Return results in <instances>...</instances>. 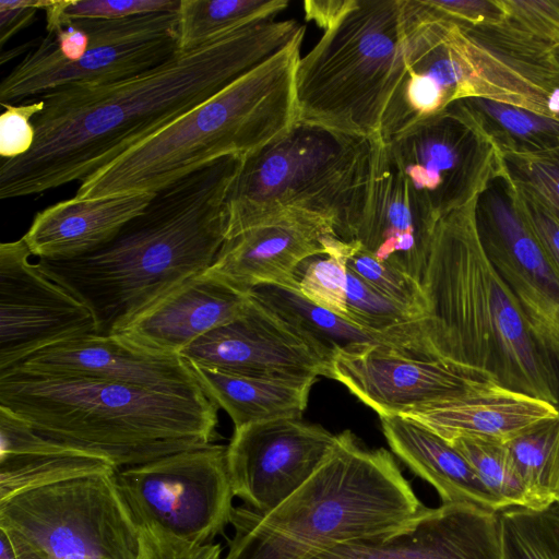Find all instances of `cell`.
I'll use <instances>...</instances> for the list:
<instances>
[{
	"label": "cell",
	"instance_id": "14",
	"mask_svg": "<svg viewBox=\"0 0 559 559\" xmlns=\"http://www.w3.org/2000/svg\"><path fill=\"white\" fill-rule=\"evenodd\" d=\"M476 223L485 252L559 381V273L518 212L503 179L479 195Z\"/></svg>",
	"mask_w": 559,
	"mask_h": 559
},
{
	"label": "cell",
	"instance_id": "3",
	"mask_svg": "<svg viewBox=\"0 0 559 559\" xmlns=\"http://www.w3.org/2000/svg\"><path fill=\"white\" fill-rule=\"evenodd\" d=\"M477 200L436 225L418 322L427 355L559 408V381L480 241Z\"/></svg>",
	"mask_w": 559,
	"mask_h": 559
},
{
	"label": "cell",
	"instance_id": "8",
	"mask_svg": "<svg viewBox=\"0 0 559 559\" xmlns=\"http://www.w3.org/2000/svg\"><path fill=\"white\" fill-rule=\"evenodd\" d=\"M406 26L407 0H356L298 61L296 121L380 139L405 70Z\"/></svg>",
	"mask_w": 559,
	"mask_h": 559
},
{
	"label": "cell",
	"instance_id": "18",
	"mask_svg": "<svg viewBox=\"0 0 559 559\" xmlns=\"http://www.w3.org/2000/svg\"><path fill=\"white\" fill-rule=\"evenodd\" d=\"M379 417L404 415L451 399L480 381L439 360L390 344L340 352L332 376Z\"/></svg>",
	"mask_w": 559,
	"mask_h": 559
},
{
	"label": "cell",
	"instance_id": "49",
	"mask_svg": "<svg viewBox=\"0 0 559 559\" xmlns=\"http://www.w3.org/2000/svg\"><path fill=\"white\" fill-rule=\"evenodd\" d=\"M559 508V503L556 504Z\"/></svg>",
	"mask_w": 559,
	"mask_h": 559
},
{
	"label": "cell",
	"instance_id": "28",
	"mask_svg": "<svg viewBox=\"0 0 559 559\" xmlns=\"http://www.w3.org/2000/svg\"><path fill=\"white\" fill-rule=\"evenodd\" d=\"M250 296L278 318L331 367L340 352L367 344H390L403 349L393 338L369 332L306 299L297 289L263 284Z\"/></svg>",
	"mask_w": 559,
	"mask_h": 559
},
{
	"label": "cell",
	"instance_id": "33",
	"mask_svg": "<svg viewBox=\"0 0 559 559\" xmlns=\"http://www.w3.org/2000/svg\"><path fill=\"white\" fill-rule=\"evenodd\" d=\"M500 559H559V508L499 512Z\"/></svg>",
	"mask_w": 559,
	"mask_h": 559
},
{
	"label": "cell",
	"instance_id": "20",
	"mask_svg": "<svg viewBox=\"0 0 559 559\" xmlns=\"http://www.w3.org/2000/svg\"><path fill=\"white\" fill-rule=\"evenodd\" d=\"M313 559H500L499 512L471 503L424 507L388 536L338 545Z\"/></svg>",
	"mask_w": 559,
	"mask_h": 559
},
{
	"label": "cell",
	"instance_id": "21",
	"mask_svg": "<svg viewBox=\"0 0 559 559\" xmlns=\"http://www.w3.org/2000/svg\"><path fill=\"white\" fill-rule=\"evenodd\" d=\"M436 225L417 203L389 144L374 139L367 202L354 240L421 283Z\"/></svg>",
	"mask_w": 559,
	"mask_h": 559
},
{
	"label": "cell",
	"instance_id": "30",
	"mask_svg": "<svg viewBox=\"0 0 559 559\" xmlns=\"http://www.w3.org/2000/svg\"><path fill=\"white\" fill-rule=\"evenodd\" d=\"M287 0H180L178 48L186 52L248 25L273 20Z\"/></svg>",
	"mask_w": 559,
	"mask_h": 559
},
{
	"label": "cell",
	"instance_id": "38",
	"mask_svg": "<svg viewBox=\"0 0 559 559\" xmlns=\"http://www.w3.org/2000/svg\"><path fill=\"white\" fill-rule=\"evenodd\" d=\"M502 179L507 182L518 212L548 261L559 273V221L526 189L510 180L507 175Z\"/></svg>",
	"mask_w": 559,
	"mask_h": 559
},
{
	"label": "cell",
	"instance_id": "13",
	"mask_svg": "<svg viewBox=\"0 0 559 559\" xmlns=\"http://www.w3.org/2000/svg\"><path fill=\"white\" fill-rule=\"evenodd\" d=\"M115 477L139 523L205 544L230 522L235 496L225 445L173 453L118 469Z\"/></svg>",
	"mask_w": 559,
	"mask_h": 559
},
{
	"label": "cell",
	"instance_id": "17",
	"mask_svg": "<svg viewBox=\"0 0 559 559\" xmlns=\"http://www.w3.org/2000/svg\"><path fill=\"white\" fill-rule=\"evenodd\" d=\"M180 356L247 376L312 382L332 376L331 365L250 294L241 314L200 337Z\"/></svg>",
	"mask_w": 559,
	"mask_h": 559
},
{
	"label": "cell",
	"instance_id": "1",
	"mask_svg": "<svg viewBox=\"0 0 559 559\" xmlns=\"http://www.w3.org/2000/svg\"><path fill=\"white\" fill-rule=\"evenodd\" d=\"M294 20L226 33L129 79L76 84L41 95L29 152L0 163V199L40 194L84 180L151 138L294 40Z\"/></svg>",
	"mask_w": 559,
	"mask_h": 559
},
{
	"label": "cell",
	"instance_id": "19",
	"mask_svg": "<svg viewBox=\"0 0 559 559\" xmlns=\"http://www.w3.org/2000/svg\"><path fill=\"white\" fill-rule=\"evenodd\" d=\"M13 368L99 379L178 395L205 394L180 355L143 347L120 334H91L58 343Z\"/></svg>",
	"mask_w": 559,
	"mask_h": 559
},
{
	"label": "cell",
	"instance_id": "40",
	"mask_svg": "<svg viewBox=\"0 0 559 559\" xmlns=\"http://www.w3.org/2000/svg\"><path fill=\"white\" fill-rule=\"evenodd\" d=\"M136 559H222L221 544H193L153 524L139 523Z\"/></svg>",
	"mask_w": 559,
	"mask_h": 559
},
{
	"label": "cell",
	"instance_id": "43",
	"mask_svg": "<svg viewBox=\"0 0 559 559\" xmlns=\"http://www.w3.org/2000/svg\"><path fill=\"white\" fill-rule=\"evenodd\" d=\"M438 16L460 24L477 25L501 21L506 13L501 0H423Z\"/></svg>",
	"mask_w": 559,
	"mask_h": 559
},
{
	"label": "cell",
	"instance_id": "2",
	"mask_svg": "<svg viewBox=\"0 0 559 559\" xmlns=\"http://www.w3.org/2000/svg\"><path fill=\"white\" fill-rule=\"evenodd\" d=\"M240 164L235 155L216 159L155 192L106 245L36 265L90 309L96 334H116L214 263L227 239L225 200Z\"/></svg>",
	"mask_w": 559,
	"mask_h": 559
},
{
	"label": "cell",
	"instance_id": "11",
	"mask_svg": "<svg viewBox=\"0 0 559 559\" xmlns=\"http://www.w3.org/2000/svg\"><path fill=\"white\" fill-rule=\"evenodd\" d=\"M177 12L74 20L91 38L84 56L76 62L64 60L48 34L1 82V105L69 85L129 79L166 62L179 52Z\"/></svg>",
	"mask_w": 559,
	"mask_h": 559
},
{
	"label": "cell",
	"instance_id": "47",
	"mask_svg": "<svg viewBox=\"0 0 559 559\" xmlns=\"http://www.w3.org/2000/svg\"><path fill=\"white\" fill-rule=\"evenodd\" d=\"M0 559H20L10 536L0 530Z\"/></svg>",
	"mask_w": 559,
	"mask_h": 559
},
{
	"label": "cell",
	"instance_id": "25",
	"mask_svg": "<svg viewBox=\"0 0 559 559\" xmlns=\"http://www.w3.org/2000/svg\"><path fill=\"white\" fill-rule=\"evenodd\" d=\"M154 194L93 200L73 197L38 212L22 238L37 259L80 257L114 239L129 221L144 211Z\"/></svg>",
	"mask_w": 559,
	"mask_h": 559
},
{
	"label": "cell",
	"instance_id": "6",
	"mask_svg": "<svg viewBox=\"0 0 559 559\" xmlns=\"http://www.w3.org/2000/svg\"><path fill=\"white\" fill-rule=\"evenodd\" d=\"M305 32L187 114L81 181L74 198L155 193L225 156L243 157L296 122Z\"/></svg>",
	"mask_w": 559,
	"mask_h": 559
},
{
	"label": "cell",
	"instance_id": "46",
	"mask_svg": "<svg viewBox=\"0 0 559 559\" xmlns=\"http://www.w3.org/2000/svg\"><path fill=\"white\" fill-rule=\"evenodd\" d=\"M61 57L69 62L79 61L88 49L90 35L73 21H66L62 28L53 34Z\"/></svg>",
	"mask_w": 559,
	"mask_h": 559
},
{
	"label": "cell",
	"instance_id": "42",
	"mask_svg": "<svg viewBox=\"0 0 559 559\" xmlns=\"http://www.w3.org/2000/svg\"><path fill=\"white\" fill-rule=\"evenodd\" d=\"M504 13L551 44L559 52V0H501Z\"/></svg>",
	"mask_w": 559,
	"mask_h": 559
},
{
	"label": "cell",
	"instance_id": "27",
	"mask_svg": "<svg viewBox=\"0 0 559 559\" xmlns=\"http://www.w3.org/2000/svg\"><path fill=\"white\" fill-rule=\"evenodd\" d=\"M187 362L203 392L229 415L235 428L270 419L301 418L314 383L247 376Z\"/></svg>",
	"mask_w": 559,
	"mask_h": 559
},
{
	"label": "cell",
	"instance_id": "39",
	"mask_svg": "<svg viewBox=\"0 0 559 559\" xmlns=\"http://www.w3.org/2000/svg\"><path fill=\"white\" fill-rule=\"evenodd\" d=\"M180 0H62L64 20H118L135 15L176 12Z\"/></svg>",
	"mask_w": 559,
	"mask_h": 559
},
{
	"label": "cell",
	"instance_id": "32",
	"mask_svg": "<svg viewBox=\"0 0 559 559\" xmlns=\"http://www.w3.org/2000/svg\"><path fill=\"white\" fill-rule=\"evenodd\" d=\"M536 510L559 503V413L504 442Z\"/></svg>",
	"mask_w": 559,
	"mask_h": 559
},
{
	"label": "cell",
	"instance_id": "10",
	"mask_svg": "<svg viewBox=\"0 0 559 559\" xmlns=\"http://www.w3.org/2000/svg\"><path fill=\"white\" fill-rule=\"evenodd\" d=\"M467 98L497 99L481 36L438 16L423 0H407L405 70L383 114L380 139L389 141Z\"/></svg>",
	"mask_w": 559,
	"mask_h": 559
},
{
	"label": "cell",
	"instance_id": "12",
	"mask_svg": "<svg viewBox=\"0 0 559 559\" xmlns=\"http://www.w3.org/2000/svg\"><path fill=\"white\" fill-rule=\"evenodd\" d=\"M385 142L435 223L506 176L502 153L462 100Z\"/></svg>",
	"mask_w": 559,
	"mask_h": 559
},
{
	"label": "cell",
	"instance_id": "7",
	"mask_svg": "<svg viewBox=\"0 0 559 559\" xmlns=\"http://www.w3.org/2000/svg\"><path fill=\"white\" fill-rule=\"evenodd\" d=\"M373 141L296 121L241 157L225 200L227 239L301 218L323 222L338 239L354 240L368 197Z\"/></svg>",
	"mask_w": 559,
	"mask_h": 559
},
{
	"label": "cell",
	"instance_id": "48",
	"mask_svg": "<svg viewBox=\"0 0 559 559\" xmlns=\"http://www.w3.org/2000/svg\"><path fill=\"white\" fill-rule=\"evenodd\" d=\"M547 108L550 117L559 118V87L550 94Z\"/></svg>",
	"mask_w": 559,
	"mask_h": 559
},
{
	"label": "cell",
	"instance_id": "9",
	"mask_svg": "<svg viewBox=\"0 0 559 559\" xmlns=\"http://www.w3.org/2000/svg\"><path fill=\"white\" fill-rule=\"evenodd\" d=\"M20 559H136L139 522L115 474L60 481L0 501Z\"/></svg>",
	"mask_w": 559,
	"mask_h": 559
},
{
	"label": "cell",
	"instance_id": "29",
	"mask_svg": "<svg viewBox=\"0 0 559 559\" xmlns=\"http://www.w3.org/2000/svg\"><path fill=\"white\" fill-rule=\"evenodd\" d=\"M107 460L61 444L41 452L0 456V501L72 478L115 474Z\"/></svg>",
	"mask_w": 559,
	"mask_h": 559
},
{
	"label": "cell",
	"instance_id": "23",
	"mask_svg": "<svg viewBox=\"0 0 559 559\" xmlns=\"http://www.w3.org/2000/svg\"><path fill=\"white\" fill-rule=\"evenodd\" d=\"M328 235L336 236L330 225L316 219L257 226L227 239L207 271L243 292L263 284L298 290L299 264L325 253L322 240Z\"/></svg>",
	"mask_w": 559,
	"mask_h": 559
},
{
	"label": "cell",
	"instance_id": "35",
	"mask_svg": "<svg viewBox=\"0 0 559 559\" xmlns=\"http://www.w3.org/2000/svg\"><path fill=\"white\" fill-rule=\"evenodd\" d=\"M326 253L304 260L296 272L299 293L314 305L346 319L347 266L344 241L331 236L324 240Z\"/></svg>",
	"mask_w": 559,
	"mask_h": 559
},
{
	"label": "cell",
	"instance_id": "41",
	"mask_svg": "<svg viewBox=\"0 0 559 559\" xmlns=\"http://www.w3.org/2000/svg\"><path fill=\"white\" fill-rule=\"evenodd\" d=\"M2 107L4 110L0 116V156L2 159H14L33 147V119L43 111L45 104L39 98L21 105L3 104Z\"/></svg>",
	"mask_w": 559,
	"mask_h": 559
},
{
	"label": "cell",
	"instance_id": "50",
	"mask_svg": "<svg viewBox=\"0 0 559 559\" xmlns=\"http://www.w3.org/2000/svg\"><path fill=\"white\" fill-rule=\"evenodd\" d=\"M558 58H559V53H558Z\"/></svg>",
	"mask_w": 559,
	"mask_h": 559
},
{
	"label": "cell",
	"instance_id": "45",
	"mask_svg": "<svg viewBox=\"0 0 559 559\" xmlns=\"http://www.w3.org/2000/svg\"><path fill=\"white\" fill-rule=\"evenodd\" d=\"M355 2L356 0H308L304 2L305 16L307 21L313 22L325 32L347 13Z\"/></svg>",
	"mask_w": 559,
	"mask_h": 559
},
{
	"label": "cell",
	"instance_id": "37",
	"mask_svg": "<svg viewBox=\"0 0 559 559\" xmlns=\"http://www.w3.org/2000/svg\"><path fill=\"white\" fill-rule=\"evenodd\" d=\"M507 177L531 192L559 221V147L531 154L502 153Z\"/></svg>",
	"mask_w": 559,
	"mask_h": 559
},
{
	"label": "cell",
	"instance_id": "15",
	"mask_svg": "<svg viewBox=\"0 0 559 559\" xmlns=\"http://www.w3.org/2000/svg\"><path fill=\"white\" fill-rule=\"evenodd\" d=\"M31 257L23 238L0 245V371L58 343L96 334L90 309Z\"/></svg>",
	"mask_w": 559,
	"mask_h": 559
},
{
	"label": "cell",
	"instance_id": "4",
	"mask_svg": "<svg viewBox=\"0 0 559 559\" xmlns=\"http://www.w3.org/2000/svg\"><path fill=\"white\" fill-rule=\"evenodd\" d=\"M0 407L44 437L103 457L117 471L213 443L219 408L206 394L20 368L0 371Z\"/></svg>",
	"mask_w": 559,
	"mask_h": 559
},
{
	"label": "cell",
	"instance_id": "36",
	"mask_svg": "<svg viewBox=\"0 0 559 559\" xmlns=\"http://www.w3.org/2000/svg\"><path fill=\"white\" fill-rule=\"evenodd\" d=\"M346 266L384 297L403 307L418 322L426 313V296L421 283L385 262L378 260L355 241H345Z\"/></svg>",
	"mask_w": 559,
	"mask_h": 559
},
{
	"label": "cell",
	"instance_id": "5",
	"mask_svg": "<svg viewBox=\"0 0 559 559\" xmlns=\"http://www.w3.org/2000/svg\"><path fill=\"white\" fill-rule=\"evenodd\" d=\"M423 508L392 454L364 448L345 430L278 506L233 509L234 536L224 559H313L338 545L388 536Z\"/></svg>",
	"mask_w": 559,
	"mask_h": 559
},
{
	"label": "cell",
	"instance_id": "26",
	"mask_svg": "<svg viewBox=\"0 0 559 559\" xmlns=\"http://www.w3.org/2000/svg\"><path fill=\"white\" fill-rule=\"evenodd\" d=\"M380 421L393 453L437 490L442 503H471L495 512L506 509L450 442L405 416L380 417Z\"/></svg>",
	"mask_w": 559,
	"mask_h": 559
},
{
	"label": "cell",
	"instance_id": "44",
	"mask_svg": "<svg viewBox=\"0 0 559 559\" xmlns=\"http://www.w3.org/2000/svg\"><path fill=\"white\" fill-rule=\"evenodd\" d=\"M50 0H0V44L3 46L16 33L27 27L38 10H45Z\"/></svg>",
	"mask_w": 559,
	"mask_h": 559
},
{
	"label": "cell",
	"instance_id": "24",
	"mask_svg": "<svg viewBox=\"0 0 559 559\" xmlns=\"http://www.w3.org/2000/svg\"><path fill=\"white\" fill-rule=\"evenodd\" d=\"M554 404L490 381H474L455 396L401 416L418 421L451 442L460 437L507 442L554 417Z\"/></svg>",
	"mask_w": 559,
	"mask_h": 559
},
{
	"label": "cell",
	"instance_id": "22",
	"mask_svg": "<svg viewBox=\"0 0 559 559\" xmlns=\"http://www.w3.org/2000/svg\"><path fill=\"white\" fill-rule=\"evenodd\" d=\"M248 300L249 292L206 270L168 292L116 334L150 349L180 355L203 335L235 320Z\"/></svg>",
	"mask_w": 559,
	"mask_h": 559
},
{
	"label": "cell",
	"instance_id": "31",
	"mask_svg": "<svg viewBox=\"0 0 559 559\" xmlns=\"http://www.w3.org/2000/svg\"><path fill=\"white\" fill-rule=\"evenodd\" d=\"M462 102L501 153H542L559 147V118L484 98Z\"/></svg>",
	"mask_w": 559,
	"mask_h": 559
},
{
	"label": "cell",
	"instance_id": "34",
	"mask_svg": "<svg viewBox=\"0 0 559 559\" xmlns=\"http://www.w3.org/2000/svg\"><path fill=\"white\" fill-rule=\"evenodd\" d=\"M450 443L467 460L486 489L506 509H535L503 442L460 437Z\"/></svg>",
	"mask_w": 559,
	"mask_h": 559
},
{
	"label": "cell",
	"instance_id": "16",
	"mask_svg": "<svg viewBox=\"0 0 559 559\" xmlns=\"http://www.w3.org/2000/svg\"><path fill=\"white\" fill-rule=\"evenodd\" d=\"M320 425L301 418L257 421L234 429L227 468L234 496L266 512L296 491L335 443Z\"/></svg>",
	"mask_w": 559,
	"mask_h": 559
}]
</instances>
